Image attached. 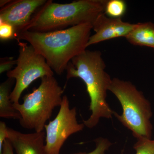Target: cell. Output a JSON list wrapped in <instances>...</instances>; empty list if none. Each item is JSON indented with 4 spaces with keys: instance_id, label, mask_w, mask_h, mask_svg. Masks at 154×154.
I'll return each instance as SVG.
<instances>
[{
    "instance_id": "cell-14",
    "label": "cell",
    "mask_w": 154,
    "mask_h": 154,
    "mask_svg": "<svg viewBox=\"0 0 154 154\" xmlns=\"http://www.w3.org/2000/svg\"><path fill=\"white\" fill-rule=\"evenodd\" d=\"M133 148L135 150V154H154V138L138 139Z\"/></svg>"
},
{
    "instance_id": "cell-12",
    "label": "cell",
    "mask_w": 154,
    "mask_h": 154,
    "mask_svg": "<svg viewBox=\"0 0 154 154\" xmlns=\"http://www.w3.org/2000/svg\"><path fill=\"white\" fill-rule=\"evenodd\" d=\"M14 80L8 78L0 85V117L19 120L21 115L14 108L11 99V87Z\"/></svg>"
},
{
    "instance_id": "cell-18",
    "label": "cell",
    "mask_w": 154,
    "mask_h": 154,
    "mask_svg": "<svg viewBox=\"0 0 154 154\" xmlns=\"http://www.w3.org/2000/svg\"><path fill=\"white\" fill-rule=\"evenodd\" d=\"M8 137V127L4 122H0V154H2L3 146Z\"/></svg>"
},
{
    "instance_id": "cell-15",
    "label": "cell",
    "mask_w": 154,
    "mask_h": 154,
    "mask_svg": "<svg viewBox=\"0 0 154 154\" xmlns=\"http://www.w3.org/2000/svg\"><path fill=\"white\" fill-rule=\"evenodd\" d=\"M96 148L92 151L89 152H80L70 154H105L107 151L112 146V143L107 138L100 137L94 140Z\"/></svg>"
},
{
    "instance_id": "cell-7",
    "label": "cell",
    "mask_w": 154,
    "mask_h": 154,
    "mask_svg": "<svg viewBox=\"0 0 154 154\" xmlns=\"http://www.w3.org/2000/svg\"><path fill=\"white\" fill-rule=\"evenodd\" d=\"M60 108L55 118L45 126L46 154H60V149L71 135L82 131L84 123L77 121L75 107L70 108L67 96L63 97Z\"/></svg>"
},
{
    "instance_id": "cell-13",
    "label": "cell",
    "mask_w": 154,
    "mask_h": 154,
    "mask_svg": "<svg viewBox=\"0 0 154 154\" xmlns=\"http://www.w3.org/2000/svg\"><path fill=\"white\" fill-rule=\"evenodd\" d=\"M126 3L123 0H107L105 9V15L112 18H121L126 12Z\"/></svg>"
},
{
    "instance_id": "cell-8",
    "label": "cell",
    "mask_w": 154,
    "mask_h": 154,
    "mask_svg": "<svg viewBox=\"0 0 154 154\" xmlns=\"http://www.w3.org/2000/svg\"><path fill=\"white\" fill-rule=\"evenodd\" d=\"M46 2V0L12 1L1 9L0 22L12 25L17 36L28 25L36 11Z\"/></svg>"
},
{
    "instance_id": "cell-6",
    "label": "cell",
    "mask_w": 154,
    "mask_h": 154,
    "mask_svg": "<svg viewBox=\"0 0 154 154\" xmlns=\"http://www.w3.org/2000/svg\"><path fill=\"white\" fill-rule=\"evenodd\" d=\"M19 55L17 66L7 72L9 79L16 81L15 87L11 94V102L18 104L22 93L37 79L53 76L54 72L45 58L36 52L33 46L27 42L17 40Z\"/></svg>"
},
{
    "instance_id": "cell-16",
    "label": "cell",
    "mask_w": 154,
    "mask_h": 154,
    "mask_svg": "<svg viewBox=\"0 0 154 154\" xmlns=\"http://www.w3.org/2000/svg\"><path fill=\"white\" fill-rule=\"evenodd\" d=\"M16 34L14 27L6 23H0V38L2 41L16 38Z\"/></svg>"
},
{
    "instance_id": "cell-1",
    "label": "cell",
    "mask_w": 154,
    "mask_h": 154,
    "mask_svg": "<svg viewBox=\"0 0 154 154\" xmlns=\"http://www.w3.org/2000/svg\"><path fill=\"white\" fill-rule=\"evenodd\" d=\"M92 29V24L86 23L51 32L25 30L18 33L16 38L32 45L53 72L61 75L73 58L86 50Z\"/></svg>"
},
{
    "instance_id": "cell-11",
    "label": "cell",
    "mask_w": 154,
    "mask_h": 154,
    "mask_svg": "<svg viewBox=\"0 0 154 154\" xmlns=\"http://www.w3.org/2000/svg\"><path fill=\"white\" fill-rule=\"evenodd\" d=\"M133 45L151 48L154 50V24L152 22L138 23L125 37Z\"/></svg>"
},
{
    "instance_id": "cell-4",
    "label": "cell",
    "mask_w": 154,
    "mask_h": 154,
    "mask_svg": "<svg viewBox=\"0 0 154 154\" xmlns=\"http://www.w3.org/2000/svg\"><path fill=\"white\" fill-rule=\"evenodd\" d=\"M109 91L118 99L122 107L121 115L114 111L113 115L137 139H151L152 111L150 102L143 93L131 82L115 78L112 79Z\"/></svg>"
},
{
    "instance_id": "cell-3",
    "label": "cell",
    "mask_w": 154,
    "mask_h": 154,
    "mask_svg": "<svg viewBox=\"0 0 154 154\" xmlns=\"http://www.w3.org/2000/svg\"><path fill=\"white\" fill-rule=\"evenodd\" d=\"M107 0H79L69 4H58L51 0L36 11L22 31L48 32L63 30L86 23L93 25L104 13Z\"/></svg>"
},
{
    "instance_id": "cell-2",
    "label": "cell",
    "mask_w": 154,
    "mask_h": 154,
    "mask_svg": "<svg viewBox=\"0 0 154 154\" xmlns=\"http://www.w3.org/2000/svg\"><path fill=\"white\" fill-rule=\"evenodd\" d=\"M105 68L102 53L88 50L73 58L67 67V79L79 78L85 84L91 114L83 123L89 128L96 127L101 118H112L114 113L106 101L112 79Z\"/></svg>"
},
{
    "instance_id": "cell-9",
    "label": "cell",
    "mask_w": 154,
    "mask_h": 154,
    "mask_svg": "<svg viewBox=\"0 0 154 154\" xmlns=\"http://www.w3.org/2000/svg\"><path fill=\"white\" fill-rule=\"evenodd\" d=\"M135 26V24L123 22L121 18H110L103 13L93 24L95 33L90 36L87 46L118 37L125 38Z\"/></svg>"
},
{
    "instance_id": "cell-10",
    "label": "cell",
    "mask_w": 154,
    "mask_h": 154,
    "mask_svg": "<svg viewBox=\"0 0 154 154\" xmlns=\"http://www.w3.org/2000/svg\"><path fill=\"white\" fill-rule=\"evenodd\" d=\"M8 139L17 154H46L44 131L25 134L8 128Z\"/></svg>"
},
{
    "instance_id": "cell-17",
    "label": "cell",
    "mask_w": 154,
    "mask_h": 154,
    "mask_svg": "<svg viewBox=\"0 0 154 154\" xmlns=\"http://www.w3.org/2000/svg\"><path fill=\"white\" fill-rule=\"evenodd\" d=\"M17 60H14L13 58L2 60L0 63V73L10 71L15 65H17Z\"/></svg>"
},
{
    "instance_id": "cell-20",
    "label": "cell",
    "mask_w": 154,
    "mask_h": 154,
    "mask_svg": "<svg viewBox=\"0 0 154 154\" xmlns=\"http://www.w3.org/2000/svg\"><path fill=\"white\" fill-rule=\"evenodd\" d=\"M12 1L10 0H1L0 1V7L3 8L11 2Z\"/></svg>"
},
{
    "instance_id": "cell-5",
    "label": "cell",
    "mask_w": 154,
    "mask_h": 154,
    "mask_svg": "<svg viewBox=\"0 0 154 154\" xmlns=\"http://www.w3.org/2000/svg\"><path fill=\"white\" fill-rule=\"evenodd\" d=\"M63 92L54 76L42 78L38 88L24 96L23 103L13 104L21 115L19 121L21 126L35 132L44 131L53 111L60 106Z\"/></svg>"
},
{
    "instance_id": "cell-19",
    "label": "cell",
    "mask_w": 154,
    "mask_h": 154,
    "mask_svg": "<svg viewBox=\"0 0 154 154\" xmlns=\"http://www.w3.org/2000/svg\"><path fill=\"white\" fill-rule=\"evenodd\" d=\"M14 149L10 141L7 139L3 145L2 154H14Z\"/></svg>"
}]
</instances>
